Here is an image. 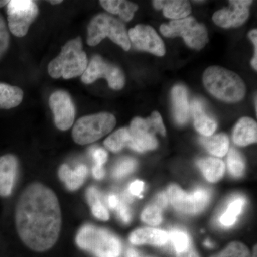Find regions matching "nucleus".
Masks as SVG:
<instances>
[{"mask_svg": "<svg viewBox=\"0 0 257 257\" xmlns=\"http://www.w3.org/2000/svg\"><path fill=\"white\" fill-rule=\"evenodd\" d=\"M99 3L106 11L111 14L119 15L120 18L126 22L130 21L138 10L136 4L123 0H101Z\"/></svg>", "mask_w": 257, "mask_h": 257, "instance_id": "22", "label": "nucleus"}, {"mask_svg": "<svg viewBox=\"0 0 257 257\" xmlns=\"http://www.w3.org/2000/svg\"><path fill=\"white\" fill-rule=\"evenodd\" d=\"M127 33L130 42L138 50L147 51L159 57L165 55L164 42L152 27L138 25L130 29Z\"/></svg>", "mask_w": 257, "mask_h": 257, "instance_id": "13", "label": "nucleus"}, {"mask_svg": "<svg viewBox=\"0 0 257 257\" xmlns=\"http://www.w3.org/2000/svg\"><path fill=\"white\" fill-rule=\"evenodd\" d=\"M141 218L147 224L157 226L162 221V209L157 204H151L143 211Z\"/></svg>", "mask_w": 257, "mask_h": 257, "instance_id": "31", "label": "nucleus"}, {"mask_svg": "<svg viewBox=\"0 0 257 257\" xmlns=\"http://www.w3.org/2000/svg\"><path fill=\"white\" fill-rule=\"evenodd\" d=\"M9 1H0V8H3L5 5H8Z\"/></svg>", "mask_w": 257, "mask_h": 257, "instance_id": "45", "label": "nucleus"}, {"mask_svg": "<svg viewBox=\"0 0 257 257\" xmlns=\"http://www.w3.org/2000/svg\"><path fill=\"white\" fill-rule=\"evenodd\" d=\"M248 37L250 40L253 42V45L255 47V54L253 56L252 60H251V65H252L253 68L257 69V31L256 30H251V32L248 34Z\"/></svg>", "mask_w": 257, "mask_h": 257, "instance_id": "36", "label": "nucleus"}, {"mask_svg": "<svg viewBox=\"0 0 257 257\" xmlns=\"http://www.w3.org/2000/svg\"><path fill=\"white\" fill-rule=\"evenodd\" d=\"M76 243L96 257H118L121 251V242L116 236L107 230L90 224L79 229Z\"/></svg>", "mask_w": 257, "mask_h": 257, "instance_id": "4", "label": "nucleus"}, {"mask_svg": "<svg viewBox=\"0 0 257 257\" xmlns=\"http://www.w3.org/2000/svg\"><path fill=\"white\" fill-rule=\"evenodd\" d=\"M252 3V1L248 0L229 1V8L216 12L213 15V20L216 25L223 28L241 26L249 16L248 7Z\"/></svg>", "mask_w": 257, "mask_h": 257, "instance_id": "14", "label": "nucleus"}, {"mask_svg": "<svg viewBox=\"0 0 257 257\" xmlns=\"http://www.w3.org/2000/svg\"><path fill=\"white\" fill-rule=\"evenodd\" d=\"M169 200L177 210L186 214H195L202 211L209 201V194L204 189H197L188 194L178 186L171 185L167 190Z\"/></svg>", "mask_w": 257, "mask_h": 257, "instance_id": "11", "label": "nucleus"}, {"mask_svg": "<svg viewBox=\"0 0 257 257\" xmlns=\"http://www.w3.org/2000/svg\"><path fill=\"white\" fill-rule=\"evenodd\" d=\"M10 44V35L4 19L0 15V59L8 50Z\"/></svg>", "mask_w": 257, "mask_h": 257, "instance_id": "33", "label": "nucleus"}, {"mask_svg": "<svg viewBox=\"0 0 257 257\" xmlns=\"http://www.w3.org/2000/svg\"><path fill=\"white\" fill-rule=\"evenodd\" d=\"M108 203H109V207L112 208V209H116L119 204V199L116 195L109 196V199H108Z\"/></svg>", "mask_w": 257, "mask_h": 257, "instance_id": "43", "label": "nucleus"}, {"mask_svg": "<svg viewBox=\"0 0 257 257\" xmlns=\"http://www.w3.org/2000/svg\"><path fill=\"white\" fill-rule=\"evenodd\" d=\"M130 135L128 128H121L108 137L104 141V146L113 152H118L124 147H128Z\"/></svg>", "mask_w": 257, "mask_h": 257, "instance_id": "26", "label": "nucleus"}, {"mask_svg": "<svg viewBox=\"0 0 257 257\" xmlns=\"http://www.w3.org/2000/svg\"><path fill=\"white\" fill-rule=\"evenodd\" d=\"M200 143L214 156L224 157L229 151V138L225 134L203 136L200 138Z\"/></svg>", "mask_w": 257, "mask_h": 257, "instance_id": "25", "label": "nucleus"}, {"mask_svg": "<svg viewBox=\"0 0 257 257\" xmlns=\"http://www.w3.org/2000/svg\"><path fill=\"white\" fill-rule=\"evenodd\" d=\"M177 257H199V255L192 246V243L187 249L181 252L177 253Z\"/></svg>", "mask_w": 257, "mask_h": 257, "instance_id": "40", "label": "nucleus"}, {"mask_svg": "<svg viewBox=\"0 0 257 257\" xmlns=\"http://www.w3.org/2000/svg\"><path fill=\"white\" fill-rule=\"evenodd\" d=\"M52 5H57V4H60L61 3H62V1H59V0H57V1H49Z\"/></svg>", "mask_w": 257, "mask_h": 257, "instance_id": "46", "label": "nucleus"}, {"mask_svg": "<svg viewBox=\"0 0 257 257\" xmlns=\"http://www.w3.org/2000/svg\"><path fill=\"white\" fill-rule=\"evenodd\" d=\"M92 207V212L93 215L101 219L103 221H107L109 219V214L107 209L103 205L100 200L96 201V202L91 204Z\"/></svg>", "mask_w": 257, "mask_h": 257, "instance_id": "34", "label": "nucleus"}, {"mask_svg": "<svg viewBox=\"0 0 257 257\" xmlns=\"http://www.w3.org/2000/svg\"><path fill=\"white\" fill-rule=\"evenodd\" d=\"M18 160L13 155L0 157V197H8L13 192L18 173Z\"/></svg>", "mask_w": 257, "mask_h": 257, "instance_id": "15", "label": "nucleus"}, {"mask_svg": "<svg viewBox=\"0 0 257 257\" xmlns=\"http://www.w3.org/2000/svg\"><path fill=\"white\" fill-rule=\"evenodd\" d=\"M197 165L205 178L209 182H217L224 175V163L219 159L212 157L202 159L198 161Z\"/></svg>", "mask_w": 257, "mask_h": 257, "instance_id": "23", "label": "nucleus"}, {"mask_svg": "<svg viewBox=\"0 0 257 257\" xmlns=\"http://www.w3.org/2000/svg\"><path fill=\"white\" fill-rule=\"evenodd\" d=\"M92 172L94 177L97 179H102L104 177V175H105V171H104V168L101 166H94Z\"/></svg>", "mask_w": 257, "mask_h": 257, "instance_id": "42", "label": "nucleus"}, {"mask_svg": "<svg viewBox=\"0 0 257 257\" xmlns=\"http://www.w3.org/2000/svg\"><path fill=\"white\" fill-rule=\"evenodd\" d=\"M136 161L132 158H124L118 162L113 170L115 178H122L133 172L136 167Z\"/></svg>", "mask_w": 257, "mask_h": 257, "instance_id": "32", "label": "nucleus"}, {"mask_svg": "<svg viewBox=\"0 0 257 257\" xmlns=\"http://www.w3.org/2000/svg\"><path fill=\"white\" fill-rule=\"evenodd\" d=\"M257 125L254 120L243 117L238 121L233 133V140L236 145L245 147L256 143Z\"/></svg>", "mask_w": 257, "mask_h": 257, "instance_id": "20", "label": "nucleus"}, {"mask_svg": "<svg viewBox=\"0 0 257 257\" xmlns=\"http://www.w3.org/2000/svg\"><path fill=\"white\" fill-rule=\"evenodd\" d=\"M87 55L83 51L80 37L67 42L62 47L60 55L48 65V73L52 78L65 79L82 76L87 69Z\"/></svg>", "mask_w": 257, "mask_h": 257, "instance_id": "3", "label": "nucleus"}, {"mask_svg": "<svg viewBox=\"0 0 257 257\" xmlns=\"http://www.w3.org/2000/svg\"><path fill=\"white\" fill-rule=\"evenodd\" d=\"M87 175V168L85 165L77 166L74 170H71L67 165H62L59 170V177L65 184L66 187L71 191L80 188Z\"/></svg>", "mask_w": 257, "mask_h": 257, "instance_id": "21", "label": "nucleus"}, {"mask_svg": "<svg viewBox=\"0 0 257 257\" xmlns=\"http://www.w3.org/2000/svg\"><path fill=\"white\" fill-rule=\"evenodd\" d=\"M93 158L96 162V165L101 166L104 165V163L107 160V152L103 149H96L93 151L92 153Z\"/></svg>", "mask_w": 257, "mask_h": 257, "instance_id": "35", "label": "nucleus"}, {"mask_svg": "<svg viewBox=\"0 0 257 257\" xmlns=\"http://www.w3.org/2000/svg\"><path fill=\"white\" fill-rule=\"evenodd\" d=\"M38 13V7L32 0L9 1L7 13L10 31L18 37L25 36Z\"/></svg>", "mask_w": 257, "mask_h": 257, "instance_id": "9", "label": "nucleus"}, {"mask_svg": "<svg viewBox=\"0 0 257 257\" xmlns=\"http://www.w3.org/2000/svg\"><path fill=\"white\" fill-rule=\"evenodd\" d=\"M24 96L20 88L0 83V109H10L21 104Z\"/></svg>", "mask_w": 257, "mask_h": 257, "instance_id": "24", "label": "nucleus"}, {"mask_svg": "<svg viewBox=\"0 0 257 257\" xmlns=\"http://www.w3.org/2000/svg\"><path fill=\"white\" fill-rule=\"evenodd\" d=\"M152 4L157 10H163L166 18L175 20L186 18L192 13L189 2L183 0H155L152 2Z\"/></svg>", "mask_w": 257, "mask_h": 257, "instance_id": "19", "label": "nucleus"}, {"mask_svg": "<svg viewBox=\"0 0 257 257\" xmlns=\"http://www.w3.org/2000/svg\"><path fill=\"white\" fill-rule=\"evenodd\" d=\"M144 186H145V184L141 181H135L130 184V192L133 195L139 196L143 192Z\"/></svg>", "mask_w": 257, "mask_h": 257, "instance_id": "38", "label": "nucleus"}, {"mask_svg": "<svg viewBox=\"0 0 257 257\" xmlns=\"http://www.w3.org/2000/svg\"><path fill=\"white\" fill-rule=\"evenodd\" d=\"M169 235V240L173 243L177 253L183 251L192 243L187 233L181 230H173Z\"/></svg>", "mask_w": 257, "mask_h": 257, "instance_id": "30", "label": "nucleus"}, {"mask_svg": "<svg viewBox=\"0 0 257 257\" xmlns=\"http://www.w3.org/2000/svg\"><path fill=\"white\" fill-rule=\"evenodd\" d=\"M62 212L55 193L41 183L28 185L15 208V224L20 239L37 252L55 246L62 228Z\"/></svg>", "mask_w": 257, "mask_h": 257, "instance_id": "1", "label": "nucleus"}, {"mask_svg": "<svg viewBox=\"0 0 257 257\" xmlns=\"http://www.w3.org/2000/svg\"><path fill=\"white\" fill-rule=\"evenodd\" d=\"M81 77L82 82L87 84H92L98 79H106L109 87L115 90L122 89L125 84L122 71L114 64L106 62L99 55L92 57Z\"/></svg>", "mask_w": 257, "mask_h": 257, "instance_id": "10", "label": "nucleus"}, {"mask_svg": "<svg viewBox=\"0 0 257 257\" xmlns=\"http://www.w3.org/2000/svg\"><path fill=\"white\" fill-rule=\"evenodd\" d=\"M204 244L206 245V246H208V247H211L212 246V244L210 243V241H205V243H204Z\"/></svg>", "mask_w": 257, "mask_h": 257, "instance_id": "47", "label": "nucleus"}, {"mask_svg": "<svg viewBox=\"0 0 257 257\" xmlns=\"http://www.w3.org/2000/svg\"><path fill=\"white\" fill-rule=\"evenodd\" d=\"M49 104L54 114L56 126L62 131L72 127L75 118V106L68 93L59 90L51 94Z\"/></svg>", "mask_w": 257, "mask_h": 257, "instance_id": "12", "label": "nucleus"}, {"mask_svg": "<svg viewBox=\"0 0 257 257\" xmlns=\"http://www.w3.org/2000/svg\"><path fill=\"white\" fill-rule=\"evenodd\" d=\"M227 164L229 172L234 177H239L243 175L244 164H243L242 157L234 149H231L229 150L228 154Z\"/></svg>", "mask_w": 257, "mask_h": 257, "instance_id": "29", "label": "nucleus"}, {"mask_svg": "<svg viewBox=\"0 0 257 257\" xmlns=\"http://www.w3.org/2000/svg\"><path fill=\"white\" fill-rule=\"evenodd\" d=\"M130 135V148L138 152L155 150L158 143L155 133L165 136L166 130L160 113L154 111L150 117L145 119L137 117L133 120L128 128Z\"/></svg>", "mask_w": 257, "mask_h": 257, "instance_id": "6", "label": "nucleus"}, {"mask_svg": "<svg viewBox=\"0 0 257 257\" xmlns=\"http://www.w3.org/2000/svg\"><path fill=\"white\" fill-rule=\"evenodd\" d=\"M203 82L213 96L226 102H238L246 94V86L241 77L223 67L212 66L206 69Z\"/></svg>", "mask_w": 257, "mask_h": 257, "instance_id": "2", "label": "nucleus"}, {"mask_svg": "<svg viewBox=\"0 0 257 257\" xmlns=\"http://www.w3.org/2000/svg\"><path fill=\"white\" fill-rule=\"evenodd\" d=\"M116 124V118L110 113L84 116L77 120L74 124L72 138L78 145H89L110 133Z\"/></svg>", "mask_w": 257, "mask_h": 257, "instance_id": "7", "label": "nucleus"}, {"mask_svg": "<svg viewBox=\"0 0 257 257\" xmlns=\"http://www.w3.org/2000/svg\"><path fill=\"white\" fill-rule=\"evenodd\" d=\"M130 242L135 245L150 244L163 246L169 241V235L162 230L143 228L133 231L130 236Z\"/></svg>", "mask_w": 257, "mask_h": 257, "instance_id": "16", "label": "nucleus"}, {"mask_svg": "<svg viewBox=\"0 0 257 257\" xmlns=\"http://www.w3.org/2000/svg\"><path fill=\"white\" fill-rule=\"evenodd\" d=\"M106 37L123 50H130L131 42L124 24L109 15H96L88 26L87 44L89 46H96Z\"/></svg>", "mask_w": 257, "mask_h": 257, "instance_id": "5", "label": "nucleus"}, {"mask_svg": "<svg viewBox=\"0 0 257 257\" xmlns=\"http://www.w3.org/2000/svg\"><path fill=\"white\" fill-rule=\"evenodd\" d=\"M172 98L176 121L179 124H184L188 121L190 112L187 89L180 84L176 85L172 89Z\"/></svg>", "mask_w": 257, "mask_h": 257, "instance_id": "18", "label": "nucleus"}, {"mask_svg": "<svg viewBox=\"0 0 257 257\" xmlns=\"http://www.w3.org/2000/svg\"><path fill=\"white\" fill-rule=\"evenodd\" d=\"M118 211L121 220L124 223H128L131 219V214H130V209L125 204H119L118 206Z\"/></svg>", "mask_w": 257, "mask_h": 257, "instance_id": "37", "label": "nucleus"}, {"mask_svg": "<svg viewBox=\"0 0 257 257\" xmlns=\"http://www.w3.org/2000/svg\"><path fill=\"white\" fill-rule=\"evenodd\" d=\"M253 257H256V246H255L253 248Z\"/></svg>", "mask_w": 257, "mask_h": 257, "instance_id": "48", "label": "nucleus"}, {"mask_svg": "<svg viewBox=\"0 0 257 257\" xmlns=\"http://www.w3.org/2000/svg\"><path fill=\"white\" fill-rule=\"evenodd\" d=\"M126 256L127 257H138L139 254L135 250L133 249V248H130L126 252Z\"/></svg>", "mask_w": 257, "mask_h": 257, "instance_id": "44", "label": "nucleus"}, {"mask_svg": "<svg viewBox=\"0 0 257 257\" xmlns=\"http://www.w3.org/2000/svg\"><path fill=\"white\" fill-rule=\"evenodd\" d=\"M245 199L238 197L230 203L226 211L221 215L219 221L223 226H230L236 222V218L242 211Z\"/></svg>", "mask_w": 257, "mask_h": 257, "instance_id": "27", "label": "nucleus"}, {"mask_svg": "<svg viewBox=\"0 0 257 257\" xmlns=\"http://www.w3.org/2000/svg\"><path fill=\"white\" fill-rule=\"evenodd\" d=\"M87 198L89 204H92L93 203L96 202V201L100 200V195L98 192L97 189L94 187H90L88 189L87 192Z\"/></svg>", "mask_w": 257, "mask_h": 257, "instance_id": "39", "label": "nucleus"}, {"mask_svg": "<svg viewBox=\"0 0 257 257\" xmlns=\"http://www.w3.org/2000/svg\"><path fill=\"white\" fill-rule=\"evenodd\" d=\"M190 110L194 117L196 130L204 137L212 135L217 125L216 121L206 113L202 103L198 99H194L191 104Z\"/></svg>", "mask_w": 257, "mask_h": 257, "instance_id": "17", "label": "nucleus"}, {"mask_svg": "<svg viewBox=\"0 0 257 257\" xmlns=\"http://www.w3.org/2000/svg\"><path fill=\"white\" fill-rule=\"evenodd\" d=\"M211 257H251L249 250L242 243L232 242L229 243L221 252L213 255Z\"/></svg>", "mask_w": 257, "mask_h": 257, "instance_id": "28", "label": "nucleus"}, {"mask_svg": "<svg viewBox=\"0 0 257 257\" xmlns=\"http://www.w3.org/2000/svg\"><path fill=\"white\" fill-rule=\"evenodd\" d=\"M168 201V197L165 193H161L157 198V204H155L162 209V208L167 207Z\"/></svg>", "mask_w": 257, "mask_h": 257, "instance_id": "41", "label": "nucleus"}, {"mask_svg": "<svg viewBox=\"0 0 257 257\" xmlns=\"http://www.w3.org/2000/svg\"><path fill=\"white\" fill-rule=\"evenodd\" d=\"M160 31L167 37H183L186 44L195 50H201L208 42L207 29L192 17L173 20L168 25H162Z\"/></svg>", "mask_w": 257, "mask_h": 257, "instance_id": "8", "label": "nucleus"}]
</instances>
